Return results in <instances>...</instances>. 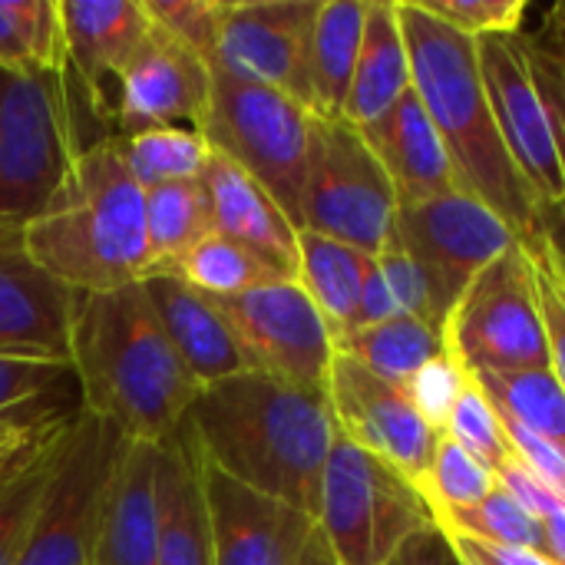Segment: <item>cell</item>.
Returning <instances> with one entry per match:
<instances>
[{"label":"cell","instance_id":"6da1fadb","mask_svg":"<svg viewBox=\"0 0 565 565\" xmlns=\"http://www.w3.org/2000/svg\"><path fill=\"white\" fill-rule=\"evenodd\" d=\"M185 430L199 457L232 480L318 516L321 477L338 437L328 391L248 371L199 387Z\"/></svg>","mask_w":565,"mask_h":565},{"label":"cell","instance_id":"7a4b0ae2","mask_svg":"<svg viewBox=\"0 0 565 565\" xmlns=\"http://www.w3.org/2000/svg\"><path fill=\"white\" fill-rule=\"evenodd\" d=\"M70 371L79 411L136 444L172 440L199 394L142 281L106 295H76Z\"/></svg>","mask_w":565,"mask_h":565},{"label":"cell","instance_id":"3957f363","mask_svg":"<svg viewBox=\"0 0 565 565\" xmlns=\"http://www.w3.org/2000/svg\"><path fill=\"white\" fill-rule=\"evenodd\" d=\"M414 93L434 119L457 185L500 212L523 245L543 235V205L526 189L493 119L477 40L437 20L420 0H401Z\"/></svg>","mask_w":565,"mask_h":565},{"label":"cell","instance_id":"277c9868","mask_svg":"<svg viewBox=\"0 0 565 565\" xmlns=\"http://www.w3.org/2000/svg\"><path fill=\"white\" fill-rule=\"evenodd\" d=\"M23 248L73 295H106L149 278L146 192L113 136L83 146L50 205L23 225Z\"/></svg>","mask_w":565,"mask_h":565},{"label":"cell","instance_id":"5b68a950","mask_svg":"<svg viewBox=\"0 0 565 565\" xmlns=\"http://www.w3.org/2000/svg\"><path fill=\"white\" fill-rule=\"evenodd\" d=\"M503 146L533 199L546 209L565 202V17L546 13V26L477 40Z\"/></svg>","mask_w":565,"mask_h":565},{"label":"cell","instance_id":"8992f818","mask_svg":"<svg viewBox=\"0 0 565 565\" xmlns=\"http://www.w3.org/2000/svg\"><path fill=\"white\" fill-rule=\"evenodd\" d=\"M79 152L66 70L0 66V225L36 218Z\"/></svg>","mask_w":565,"mask_h":565},{"label":"cell","instance_id":"52a82bcc","mask_svg":"<svg viewBox=\"0 0 565 565\" xmlns=\"http://www.w3.org/2000/svg\"><path fill=\"white\" fill-rule=\"evenodd\" d=\"M315 520L338 565H387L414 536L437 530L420 487L341 434L321 477Z\"/></svg>","mask_w":565,"mask_h":565},{"label":"cell","instance_id":"ba28073f","mask_svg":"<svg viewBox=\"0 0 565 565\" xmlns=\"http://www.w3.org/2000/svg\"><path fill=\"white\" fill-rule=\"evenodd\" d=\"M315 113L298 99L242 83L215 70L205 139L215 152L242 166L301 232V195L308 175Z\"/></svg>","mask_w":565,"mask_h":565},{"label":"cell","instance_id":"9c48e42d","mask_svg":"<svg viewBox=\"0 0 565 565\" xmlns=\"http://www.w3.org/2000/svg\"><path fill=\"white\" fill-rule=\"evenodd\" d=\"M397 209V192L361 129L348 119L315 116L301 232L334 238L377 258L394 245Z\"/></svg>","mask_w":565,"mask_h":565},{"label":"cell","instance_id":"30bf717a","mask_svg":"<svg viewBox=\"0 0 565 565\" xmlns=\"http://www.w3.org/2000/svg\"><path fill=\"white\" fill-rule=\"evenodd\" d=\"M444 344L470 374L550 367V338L526 245H513L473 278L444 324Z\"/></svg>","mask_w":565,"mask_h":565},{"label":"cell","instance_id":"8fae6325","mask_svg":"<svg viewBox=\"0 0 565 565\" xmlns=\"http://www.w3.org/2000/svg\"><path fill=\"white\" fill-rule=\"evenodd\" d=\"M122 437L76 411L66 417L53 477L43 490L17 565H86Z\"/></svg>","mask_w":565,"mask_h":565},{"label":"cell","instance_id":"7c38bea8","mask_svg":"<svg viewBox=\"0 0 565 565\" xmlns=\"http://www.w3.org/2000/svg\"><path fill=\"white\" fill-rule=\"evenodd\" d=\"M394 245L420 265L434 298V321L444 331L454 305L473 278L523 242L500 212L477 195L454 189L417 205H401Z\"/></svg>","mask_w":565,"mask_h":565},{"label":"cell","instance_id":"4fadbf2b","mask_svg":"<svg viewBox=\"0 0 565 565\" xmlns=\"http://www.w3.org/2000/svg\"><path fill=\"white\" fill-rule=\"evenodd\" d=\"M215 301V298H212ZM252 367L305 391H328L334 334L295 278L265 281L238 298L218 301Z\"/></svg>","mask_w":565,"mask_h":565},{"label":"cell","instance_id":"5bb4252c","mask_svg":"<svg viewBox=\"0 0 565 565\" xmlns=\"http://www.w3.org/2000/svg\"><path fill=\"white\" fill-rule=\"evenodd\" d=\"M321 0H225L212 70L271 86L315 113L311 43Z\"/></svg>","mask_w":565,"mask_h":565},{"label":"cell","instance_id":"9a60e30c","mask_svg":"<svg viewBox=\"0 0 565 565\" xmlns=\"http://www.w3.org/2000/svg\"><path fill=\"white\" fill-rule=\"evenodd\" d=\"M212 93L215 70L199 53L152 26L149 40L113 79L99 113L113 122V136H136L166 126L205 132Z\"/></svg>","mask_w":565,"mask_h":565},{"label":"cell","instance_id":"2e32d148","mask_svg":"<svg viewBox=\"0 0 565 565\" xmlns=\"http://www.w3.org/2000/svg\"><path fill=\"white\" fill-rule=\"evenodd\" d=\"M328 401L341 437L391 463L411 483H424L444 434L427 427L404 387L387 384L338 351L328 374Z\"/></svg>","mask_w":565,"mask_h":565},{"label":"cell","instance_id":"e0dca14e","mask_svg":"<svg viewBox=\"0 0 565 565\" xmlns=\"http://www.w3.org/2000/svg\"><path fill=\"white\" fill-rule=\"evenodd\" d=\"M192 454L199 463L215 565L301 563V556L318 530L315 516L232 480L228 473H222L218 467L202 460L195 444H192Z\"/></svg>","mask_w":565,"mask_h":565},{"label":"cell","instance_id":"ac0fdd59","mask_svg":"<svg viewBox=\"0 0 565 565\" xmlns=\"http://www.w3.org/2000/svg\"><path fill=\"white\" fill-rule=\"evenodd\" d=\"M76 295L23 248L20 225H0V351L70 364Z\"/></svg>","mask_w":565,"mask_h":565},{"label":"cell","instance_id":"d6986e66","mask_svg":"<svg viewBox=\"0 0 565 565\" xmlns=\"http://www.w3.org/2000/svg\"><path fill=\"white\" fill-rule=\"evenodd\" d=\"M159 447L122 440L86 565H159Z\"/></svg>","mask_w":565,"mask_h":565},{"label":"cell","instance_id":"ffe728a7","mask_svg":"<svg viewBox=\"0 0 565 565\" xmlns=\"http://www.w3.org/2000/svg\"><path fill=\"white\" fill-rule=\"evenodd\" d=\"M179 361L199 387L255 371L235 328L228 324L218 301L195 291L175 275H149L142 281Z\"/></svg>","mask_w":565,"mask_h":565},{"label":"cell","instance_id":"44dd1931","mask_svg":"<svg viewBox=\"0 0 565 565\" xmlns=\"http://www.w3.org/2000/svg\"><path fill=\"white\" fill-rule=\"evenodd\" d=\"M66 73L99 113L106 93L132 53L149 40L152 20L142 0H60Z\"/></svg>","mask_w":565,"mask_h":565},{"label":"cell","instance_id":"7402d4cb","mask_svg":"<svg viewBox=\"0 0 565 565\" xmlns=\"http://www.w3.org/2000/svg\"><path fill=\"white\" fill-rule=\"evenodd\" d=\"M202 185L212 202L215 232L238 242L278 278L298 281V228L281 205L232 159L212 149Z\"/></svg>","mask_w":565,"mask_h":565},{"label":"cell","instance_id":"603a6c76","mask_svg":"<svg viewBox=\"0 0 565 565\" xmlns=\"http://www.w3.org/2000/svg\"><path fill=\"white\" fill-rule=\"evenodd\" d=\"M361 136L384 166L401 205H417L460 189L447 146L414 89L377 122L364 126Z\"/></svg>","mask_w":565,"mask_h":565},{"label":"cell","instance_id":"cb8c5ba5","mask_svg":"<svg viewBox=\"0 0 565 565\" xmlns=\"http://www.w3.org/2000/svg\"><path fill=\"white\" fill-rule=\"evenodd\" d=\"M159 565H215L199 463L185 424L159 447Z\"/></svg>","mask_w":565,"mask_h":565},{"label":"cell","instance_id":"d4e9b609","mask_svg":"<svg viewBox=\"0 0 565 565\" xmlns=\"http://www.w3.org/2000/svg\"><path fill=\"white\" fill-rule=\"evenodd\" d=\"M411 89H414L411 53H407L397 0H367L364 43L341 119L364 129L377 122Z\"/></svg>","mask_w":565,"mask_h":565},{"label":"cell","instance_id":"484cf974","mask_svg":"<svg viewBox=\"0 0 565 565\" xmlns=\"http://www.w3.org/2000/svg\"><path fill=\"white\" fill-rule=\"evenodd\" d=\"M371 262V255L351 245L315 232H298V285L308 291L324 324L331 328L334 348L358 328Z\"/></svg>","mask_w":565,"mask_h":565},{"label":"cell","instance_id":"4316f807","mask_svg":"<svg viewBox=\"0 0 565 565\" xmlns=\"http://www.w3.org/2000/svg\"><path fill=\"white\" fill-rule=\"evenodd\" d=\"M367 0H321L311 43L315 116L341 119L364 43Z\"/></svg>","mask_w":565,"mask_h":565},{"label":"cell","instance_id":"83f0119b","mask_svg":"<svg viewBox=\"0 0 565 565\" xmlns=\"http://www.w3.org/2000/svg\"><path fill=\"white\" fill-rule=\"evenodd\" d=\"M212 232H215V215L202 175L156 185L146 192V238L152 258L149 275L172 271Z\"/></svg>","mask_w":565,"mask_h":565},{"label":"cell","instance_id":"f1b7e54d","mask_svg":"<svg viewBox=\"0 0 565 565\" xmlns=\"http://www.w3.org/2000/svg\"><path fill=\"white\" fill-rule=\"evenodd\" d=\"M66 417L50 420L43 434L10 460L0 480V565H17L23 550V540L30 533V523L36 516V507L43 500V490L56 467L60 434Z\"/></svg>","mask_w":565,"mask_h":565},{"label":"cell","instance_id":"f546056e","mask_svg":"<svg viewBox=\"0 0 565 565\" xmlns=\"http://www.w3.org/2000/svg\"><path fill=\"white\" fill-rule=\"evenodd\" d=\"M338 351L364 364L371 374L384 377L387 384L407 387L411 377L447 351L444 331L420 321V318H394L384 324L358 328L338 341Z\"/></svg>","mask_w":565,"mask_h":565},{"label":"cell","instance_id":"4dcf8cb0","mask_svg":"<svg viewBox=\"0 0 565 565\" xmlns=\"http://www.w3.org/2000/svg\"><path fill=\"white\" fill-rule=\"evenodd\" d=\"M497 414L565 450V391L553 367L520 374H470Z\"/></svg>","mask_w":565,"mask_h":565},{"label":"cell","instance_id":"1f68e13d","mask_svg":"<svg viewBox=\"0 0 565 565\" xmlns=\"http://www.w3.org/2000/svg\"><path fill=\"white\" fill-rule=\"evenodd\" d=\"M0 66L66 70L60 0H0Z\"/></svg>","mask_w":565,"mask_h":565},{"label":"cell","instance_id":"d6a6232c","mask_svg":"<svg viewBox=\"0 0 565 565\" xmlns=\"http://www.w3.org/2000/svg\"><path fill=\"white\" fill-rule=\"evenodd\" d=\"M129 175L139 182L142 192L169 182H185L199 179L212 146L205 132L185 129V126H166V129H149L136 136H113Z\"/></svg>","mask_w":565,"mask_h":565},{"label":"cell","instance_id":"836d02e7","mask_svg":"<svg viewBox=\"0 0 565 565\" xmlns=\"http://www.w3.org/2000/svg\"><path fill=\"white\" fill-rule=\"evenodd\" d=\"M394 318H420V321L437 328L430 285H427L420 265L401 245L384 248L371 262L361 311H358V328L384 324V321H394Z\"/></svg>","mask_w":565,"mask_h":565},{"label":"cell","instance_id":"e575fe53","mask_svg":"<svg viewBox=\"0 0 565 565\" xmlns=\"http://www.w3.org/2000/svg\"><path fill=\"white\" fill-rule=\"evenodd\" d=\"M166 275H175L182 278L185 285H192L195 291L215 298V301H228V298H238L265 281H275L278 275L262 265L252 252H245L238 242L212 232L205 242H199L172 271Z\"/></svg>","mask_w":565,"mask_h":565},{"label":"cell","instance_id":"d590c367","mask_svg":"<svg viewBox=\"0 0 565 565\" xmlns=\"http://www.w3.org/2000/svg\"><path fill=\"white\" fill-rule=\"evenodd\" d=\"M497 487H500L497 470H490L487 463L470 457L454 440L440 437L437 450H434V460H430V470H427V477L420 483V493L430 503L434 523H437L444 516H454V513H463V510L477 507Z\"/></svg>","mask_w":565,"mask_h":565},{"label":"cell","instance_id":"8d00e7d4","mask_svg":"<svg viewBox=\"0 0 565 565\" xmlns=\"http://www.w3.org/2000/svg\"><path fill=\"white\" fill-rule=\"evenodd\" d=\"M437 530L450 540L457 536V540H477V543L543 553V523L536 516H530L503 487H497L477 507L437 520Z\"/></svg>","mask_w":565,"mask_h":565},{"label":"cell","instance_id":"74e56055","mask_svg":"<svg viewBox=\"0 0 565 565\" xmlns=\"http://www.w3.org/2000/svg\"><path fill=\"white\" fill-rule=\"evenodd\" d=\"M444 437L454 440L457 447H463L470 457H477L490 470H500L513 457L510 454V440H507L503 417L497 414V407L490 404V397L480 391V384L473 377H470L460 404L454 407Z\"/></svg>","mask_w":565,"mask_h":565},{"label":"cell","instance_id":"f35d334b","mask_svg":"<svg viewBox=\"0 0 565 565\" xmlns=\"http://www.w3.org/2000/svg\"><path fill=\"white\" fill-rule=\"evenodd\" d=\"M142 7L152 26H159L166 36L199 53L212 66L225 0H142Z\"/></svg>","mask_w":565,"mask_h":565},{"label":"cell","instance_id":"ab89813d","mask_svg":"<svg viewBox=\"0 0 565 565\" xmlns=\"http://www.w3.org/2000/svg\"><path fill=\"white\" fill-rule=\"evenodd\" d=\"M467 384H470V371L450 351H444L434 361H427L411 377V384L404 391H407L411 404L417 407V414L427 420V427L444 434L454 407L460 404V397L467 391Z\"/></svg>","mask_w":565,"mask_h":565},{"label":"cell","instance_id":"60d3db41","mask_svg":"<svg viewBox=\"0 0 565 565\" xmlns=\"http://www.w3.org/2000/svg\"><path fill=\"white\" fill-rule=\"evenodd\" d=\"M66 381H73L66 361L0 351V417H17L20 411H26Z\"/></svg>","mask_w":565,"mask_h":565},{"label":"cell","instance_id":"b9f144b4","mask_svg":"<svg viewBox=\"0 0 565 565\" xmlns=\"http://www.w3.org/2000/svg\"><path fill=\"white\" fill-rule=\"evenodd\" d=\"M437 20L447 26L487 40V36H510L526 30L530 7L523 0H420Z\"/></svg>","mask_w":565,"mask_h":565},{"label":"cell","instance_id":"7bdbcfd3","mask_svg":"<svg viewBox=\"0 0 565 565\" xmlns=\"http://www.w3.org/2000/svg\"><path fill=\"white\" fill-rule=\"evenodd\" d=\"M530 258H533V275H536V301H540V315L546 324V338H550V367L559 377L565 391V281L556 255L546 242V232L526 245Z\"/></svg>","mask_w":565,"mask_h":565},{"label":"cell","instance_id":"ee69618b","mask_svg":"<svg viewBox=\"0 0 565 565\" xmlns=\"http://www.w3.org/2000/svg\"><path fill=\"white\" fill-rule=\"evenodd\" d=\"M503 427H507V440H510V454L543 483V487H550L556 497H559V503L565 507V450H559L556 444H550V440H543V437H536V434H530V430H523V427H516V424H510V420H503Z\"/></svg>","mask_w":565,"mask_h":565},{"label":"cell","instance_id":"f6af8a7d","mask_svg":"<svg viewBox=\"0 0 565 565\" xmlns=\"http://www.w3.org/2000/svg\"><path fill=\"white\" fill-rule=\"evenodd\" d=\"M497 480H500V487H503L530 516H536L540 523H543L546 516H553L556 510H565L563 503H559V497H556L550 487H543L516 457H510V460L497 470Z\"/></svg>","mask_w":565,"mask_h":565},{"label":"cell","instance_id":"bcb514c9","mask_svg":"<svg viewBox=\"0 0 565 565\" xmlns=\"http://www.w3.org/2000/svg\"><path fill=\"white\" fill-rule=\"evenodd\" d=\"M387 565H460L447 536L440 530H427L420 536H414L394 559Z\"/></svg>","mask_w":565,"mask_h":565},{"label":"cell","instance_id":"7dc6e473","mask_svg":"<svg viewBox=\"0 0 565 565\" xmlns=\"http://www.w3.org/2000/svg\"><path fill=\"white\" fill-rule=\"evenodd\" d=\"M36 420L17 417H0V467H7L17 454H23L36 440Z\"/></svg>","mask_w":565,"mask_h":565},{"label":"cell","instance_id":"c3c4849f","mask_svg":"<svg viewBox=\"0 0 565 565\" xmlns=\"http://www.w3.org/2000/svg\"><path fill=\"white\" fill-rule=\"evenodd\" d=\"M543 556L553 565H565V510L543 520Z\"/></svg>","mask_w":565,"mask_h":565},{"label":"cell","instance_id":"681fc988","mask_svg":"<svg viewBox=\"0 0 565 565\" xmlns=\"http://www.w3.org/2000/svg\"><path fill=\"white\" fill-rule=\"evenodd\" d=\"M543 232H546V242H550V248H553V255H556V265H559L565 281V222L556 209H546V215H543Z\"/></svg>","mask_w":565,"mask_h":565},{"label":"cell","instance_id":"f907efd6","mask_svg":"<svg viewBox=\"0 0 565 565\" xmlns=\"http://www.w3.org/2000/svg\"><path fill=\"white\" fill-rule=\"evenodd\" d=\"M298 565H338L328 540L321 536V530H315V536H311V543H308V550H305V556H301Z\"/></svg>","mask_w":565,"mask_h":565},{"label":"cell","instance_id":"816d5d0a","mask_svg":"<svg viewBox=\"0 0 565 565\" xmlns=\"http://www.w3.org/2000/svg\"><path fill=\"white\" fill-rule=\"evenodd\" d=\"M556 212L563 215V222H565V202H563V205H556Z\"/></svg>","mask_w":565,"mask_h":565},{"label":"cell","instance_id":"f5cc1de1","mask_svg":"<svg viewBox=\"0 0 565 565\" xmlns=\"http://www.w3.org/2000/svg\"><path fill=\"white\" fill-rule=\"evenodd\" d=\"M559 7H563V17H565V3H559Z\"/></svg>","mask_w":565,"mask_h":565}]
</instances>
